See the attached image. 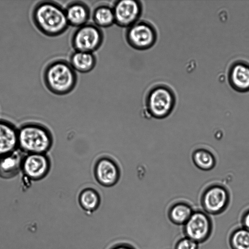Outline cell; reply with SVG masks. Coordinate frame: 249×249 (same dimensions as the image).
<instances>
[{"instance_id":"cell-1","label":"cell","mask_w":249,"mask_h":249,"mask_svg":"<svg viewBox=\"0 0 249 249\" xmlns=\"http://www.w3.org/2000/svg\"><path fill=\"white\" fill-rule=\"evenodd\" d=\"M33 22L43 34L55 37L64 34L68 29L65 8L52 0H43L34 7L32 14Z\"/></svg>"},{"instance_id":"cell-2","label":"cell","mask_w":249,"mask_h":249,"mask_svg":"<svg viewBox=\"0 0 249 249\" xmlns=\"http://www.w3.org/2000/svg\"><path fill=\"white\" fill-rule=\"evenodd\" d=\"M43 81L50 92L64 95L72 92L76 87L77 75L69 62L58 59L50 62L45 67Z\"/></svg>"},{"instance_id":"cell-3","label":"cell","mask_w":249,"mask_h":249,"mask_svg":"<svg viewBox=\"0 0 249 249\" xmlns=\"http://www.w3.org/2000/svg\"><path fill=\"white\" fill-rule=\"evenodd\" d=\"M18 146L27 154H45L51 146L50 133L39 125H24L18 131Z\"/></svg>"},{"instance_id":"cell-4","label":"cell","mask_w":249,"mask_h":249,"mask_svg":"<svg viewBox=\"0 0 249 249\" xmlns=\"http://www.w3.org/2000/svg\"><path fill=\"white\" fill-rule=\"evenodd\" d=\"M175 101L174 93L169 87L158 85L148 92L145 104L150 114L155 118H162L172 111Z\"/></svg>"},{"instance_id":"cell-5","label":"cell","mask_w":249,"mask_h":249,"mask_svg":"<svg viewBox=\"0 0 249 249\" xmlns=\"http://www.w3.org/2000/svg\"><path fill=\"white\" fill-rule=\"evenodd\" d=\"M104 33L94 24L87 23L77 28L71 37V45L74 51L93 53L102 45Z\"/></svg>"},{"instance_id":"cell-6","label":"cell","mask_w":249,"mask_h":249,"mask_svg":"<svg viewBox=\"0 0 249 249\" xmlns=\"http://www.w3.org/2000/svg\"><path fill=\"white\" fill-rule=\"evenodd\" d=\"M125 38L133 49L146 50L155 44L157 33L154 26L145 20H139L126 29Z\"/></svg>"},{"instance_id":"cell-7","label":"cell","mask_w":249,"mask_h":249,"mask_svg":"<svg viewBox=\"0 0 249 249\" xmlns=\"http://www.w3.org/2000/svg\"><path fill=\"white\" fill-rule=\"evenodd\" d=\"M213 224L211 217L204 211H194L188 221L183 225L186 236L198 244L207 241L211 237Z\"/></svg>"},{"instance_id":"cell-8","label":"cell","mask_w":249,"mask_h":249,"mask_svg":"<svg viewBox=\"0 0 249 249\" xmlns=\"http://www.w3.org/2000/svg\"><path fill=\"white\" fill-rule=\"evenodd\" d=\"M112 7L115 24L126 28L139 21L143 9L142 2L136 0H116Z\"/></svg>"},{"instance_id":"cell-9","label":"cell","mask_w":249,"mask_h":249,"mask_svg":"<svg viewBox=\"0 0 249 249\" xmlns=\"http://www.w3.org/2000/svg\"><path fill=\"white\" fill-rule=\"evenodd\" d=\"M201 202L203 211L208 214L218 215L227 209L229 195L223 187L214 186L204 192Z\"/></svg>"},{"instance_id":"cell-10","label":"cell","mask_w":249,"mask_h":249,"mask_svg":"<svg viewBox=\"0 0 249 249\" xmlns=\"http://www.w3.org/2000/svg\"><path fill=\"white\" fill-rule=\"evenodd\" d=\"M49 168V160L44 154H29L23 158L21 170L29 179L38 180L43 178Z\"/></svg>"},{"instance_id":"cell-11","label":"cell","mask_w":249,"mask_h":249,"mask_svg":"<svg viewBox=\"0 0 249 249\" xmlns=\"http://www.w3.org/2000/svg\"><path fill=\"white\" fill-rule=\"evenodd\" d=\"M231 86L240 92L249 91V63L237 61L232 64L228 72Z\"/></svg>"},{"instance_id":"cell-12","label":"cell","mask_w":249,"mask_h":249,"mask_svg":"<svg viewBox=\"0 0 249 249\" xmlns=\"http://www.w3.org/2000/svg\"><path fill=\"white\" fill-rule=\"evenodd\" d=\"M65 11L69 26L77 28L88 23L91 16L89 6L82 1H71Z\"/></svg>"},{"instance_id":"cell-13","label":"cell","mask_w":249,"mask_h":249,"mask_svg":"<svg viewBox=\"0 0 249 249\" xmlns=\"http://www.w3.org/2000/svg\"><path fill=\"white\" fill-rule=\"evenodd\" d=\"M95 175L99 183L109 186L117 181L119 172L117 166L112 160L103 159L99 160L96 164Z\"/></svg>"},{"instance_id":"cell-14","label":"cell","mask_w":249,"mask_h":249,"mask_svg":"<svg viewBox=\"0 0 249 249\" xmlns=\"http://www.w3.org/2000/svg\"><path fill=\"white\" fill-rule=\"evenodd\" d=\"M17 146L18 131L11 125L0 121V157L15 151Z\"/></svg>"},{"instance_id":"cell-15","label":"cell","mask_w":249,"mask_h":249,"mask_svg":"<svg viewBox=\"0 0 249 249\" xmlns=\"http://www.w3.org/2000/svg\"><path fill=\"white\" fill-rule=\"evenodd\" d=\"M23 158L18 151L0 157V177L11 178L21 170Z\"/></svg>"},{"instance_id":"cell-16","label":"cell","mask_w":249,"mask_h":249,"mask_svg":"<svg viewBox=\"0 0 249 249\" xmlns=\"http://www.w3.org/2000/svg\"><path fill=\"white\" fill-rule=\"evenodd\" d=\"M69 63L76 71L88 73L95 68L97 59L94 53L74 51L70 55Z\"/></svg>"},{"instance_id":"cell-17","label":"cell","mask_w":249,"mask_h":249,"mask_svg":"<svg viewBox=\"0 0 249 249\" xmlns=\"http://www.w3.org/2000/svg\"><path fill=\"white\" fill-rule=\"evenodd\" d=\"M91 16L94 24L100 28H108L115 24L112 7L107 4H101L96 6Z\"/></svg>"},{"instance_id":"cell-18","label":"cell","mask_w":249,"mask_h":249,"mask_svg":"<svg viewBox=\"0 0 249 249\" xmlns=\"http://www.w3.org/2000/svg\"><path fill=\"white\" fill-rule=\"evenodd\" d=\"M194 211L192 207L185 202H178L170 207L168 211L170 221L176 225H184Z\"/></svg>"},{"instance_id":"cell-19","label":"cell","mask_w":249,"mask_h":249,"mask_svg":"<svg viewBox=\"0 0 249 249\" xmlns=\"http://www.w3.org/2000/svg\"><path fill=\"white\" fill-rule=\"evenodd\" d=\"M231 249H249V231L241 227L234 229L229 238Z\"/></svg>"},{"instance_id":"cell-20","label":"cell","mask_w":249,"mask_h":249,"mask_svg":"<svg viewBox=\"0 0 249 249\" xmlns=\"http://www.w3.org/2000/svg\"><path fill=\"white\" fill-rule=\"evenodd\" d=\"M79 202L82 208L88 213L96 210L100 203L98 193L92 189H85L82 192L79 197Z\"/></svg>"},{"instance_id":"cell-21","label":"cell","mask_w":249,"mask_h":249,"mask_svg":"<svg viewBox=\"0 0 249 249\" xmlns=\"http://www.w3.org/2000/svg\"><path fill=\"white\" fill-rule=\"evenodd\" d=\"M193 159L196 166L202 170H210L215 164L213 156L210 152L204 149L196 151L193 154Z\"/></svg>"},{"instance_id":"cell-22","label":"cell","mask_w":249,"mask_h":249,"mask_svg":"<svg viewBox=\"0 0 249 249\" xmlns=\"http://www.w3.org/2000/svg\"><path fill=\"white\" fill-rule=\"evenodd\" d=\"M199 244L191 239L184 236L176 242L174 249H198Z\"/></svg>"},{"instance_id":"cell-23","label":"cell","mask_w":249,"mask_h":249,"mask_svg":"<svg viewBox=\"0 0 249 249\" xmlns=\"http://www.w3.org/2000/svg\"><path fill=\"white\" fill-rule=\"evenodd\" d=\"M241 222L242 227L249 231V209L246 211L242 214Z\"/></svg>"},{"instance_id":"cell-24","label":"cell","mask_w":249,"mask_h":249,"mask_svg":"<svg viewBox=\"0 0 249 249\" xmlns=\"http://www.w3.org/2000/svg\"><path fill=\"white\" fill-rule=\"evenodd\" d=\"M112 249H133L129 246L126 245H119L113 248Z\"/></svg>"}]
</instances>
